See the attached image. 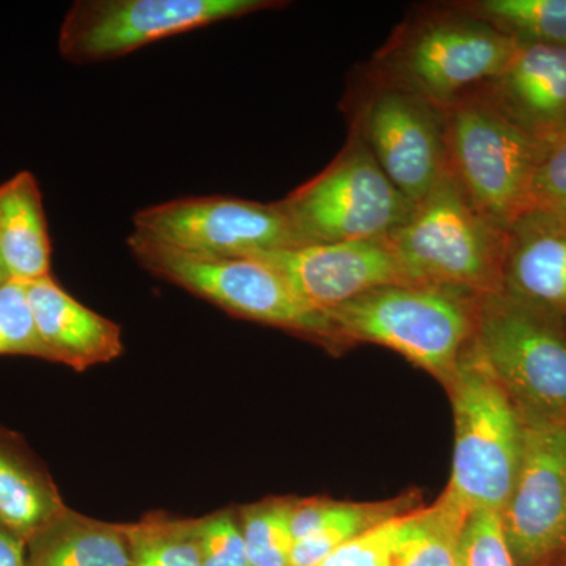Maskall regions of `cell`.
Wrapping results in <instances>:
<instances>
[{"label": "cell", "instance_id": "6da1fadb", "mask_svg": "<svg viewBox=\"0 0 566 566\" xmlns=\"http://www.w3.org/2000/svg\"><path fill=\"white\" fill-rule=\"evenodd\" d=\"M517 46L490 22L450 3L409 18L365 73L446 111L497 77Z\"/></svg>", "mask_w": 566, "mask_h": 566}, {"label": "cell", "instance_id": "7a4b0ae2", "mask_svg": "<svg viewBox=\"0 0 566 566\" xmlns=\"http://www.w3.org/2000/svg\"><path fill=\"white\" fill-rule=\"evenodd\" d=\"M480 296L444 286H381L326 312L353 348L386 346L438 379L444 389L475 334Z\"/></svg>", "mask_w": 566, "mask_h": 566}, {"label": "cell", "instance_id": "3957f363", "mask_svg": "<svg viewBox=\"0 0 566 566\" xmlns=\"http://www.w3.org/2000/svg\"><path fill=\"white\" fill-rule=\"evenodd\" d=\"M387 240L409 283L475 296L501 292L506 229L472 203L452 172Z\"/></svg>", "mask_w": 566, "mask_h": 566}, {"label": "cell", "instance_id": "277c9868", "mask_svg": "<svg viewBox=\"0 0 566 566\" xmlns=\"http://www.w3.org/2000/svg\"><path fill=\"white\" fill-rule=\"evenodd\" d=\"M446 390L453 409L455 444L444 494L468 513H501L523 458V417L483 363L474 338Z\"/></svg>", "mask_w": 566, "mask_h": 566}, {"label": "cell", "instance_id": "5b68a950", "mask_svg": "<svg viewBox=\"0 0 566 566\" xmlns=\"http://www.w3.org/2000/svg\"><path fill=\"white\" fill-rule=\"evenodd\" d=\"M128 248L145 271L227 314L286 331L329 353L349 349L329 316L305 304L281 275L259 260L189 255L136 232L129 234Z\"/></svg>", "mask_w": 566, "mask_h": 566}, {"label": "cell", "instance_id": "8992f818", "mask_svg": "<svg viewBox=\"0 0 566 566\" xmlns=\"http://www.w3.org/2000/svg\"><path fill=\"white\" fill-rule=\"evenodd\" d=\"M474 346L526 423L566 424V331L499 292L480 296Z\"/></svg>", "mask_w": 566, "mask_h": 566}, {"label": "cell", "instance_id": "52a82bcc", "mask_svg": "<svg viewBox=\"0 0 566 566\" xmlns=\"http://www.w3.org/2000/svg\"><path fill=\"white\" fill-rule=\"evenodd\" d=\"M444 112L450 172L483 214L509 229L528 210L545 144L505 118L482 88Z\"/></svg>", "mask_w": 566, "mask_h": 566}, {"label": "cell", "instance_id": "ba28073f", "mask_svg": "<svg viewBox=\"0 0 566 566\" xmlns=\"http://www.w3.org/2000/svg\"><path fill=\"white\" fill-rule=\"evenodd\" d=\"M279 205L305 244L386 238L400 229L416 208L353 134L323 172Z\"/></svg>", "mask_w": 566, "mask_h": 566}, {"label": "cell", "instance_id": "9c48e42d", "mask_svg": "<svg viewBox=\"0 0 566 566\" xmlns=\"http://www.w3.org/2000/svg\"><path fill=\"white\" fill-rule=\"evenodd\" d=\"M353 136L409 202L419 205L450 172L446 112L365 73L346 107Z\"/></svg>", "mask_w": 566, "mask_h": 566}, {"label": "cell", "instance_id": "30bf717a", "mask_svg": "<svg viewBox=\"0 0 566 566\" xmlns=\"http://www.w3.org/2000/svg\"><path fill=\"white\" fill-rule=\"evenodd\" d=\"M277 0H77L59 35L63 59L88 65L262 10L281 9Z\"/></svg>", "mask_w": 566, "mask_h": 566}, {"label": "cell", "instance_id": "8fae6325", "mask_svg": "<svg viewBox=\"0 0 566 566\" xmlns=\"http://www.w3.org/2000/svg\"><path fill=\"white\" fill-rule=\"evenodd\" d=\"M134 232L174 251L240 259L307 245L279 202L230 196L181 197L137 211Z\"/></svg>", "mask_w": 566, "mask_h": 566}, {"label": "cell", "instance_id": "7c38bea8", "mask_svg": "<svg viewBox=\"0 0 566 566\" xmlns=\"http://www.w3.org/2000/svg\"><path fill=\"white\" fill-rule=\"evenodd\" d=\"M516 566L566 562V424L524 422V449L501 512Z\"/></svg>", "mask_w": 566, "mask_h": 566}, {"label": "cell", "instance_id": "4fadbf2b", "mask_svg": "<svg viewBox=\"0 0 566 566\" xmlns=\"http://www.w3.org/2000/svg\"><path fill=\"white\" fill-rule=\"evenodd\" d=\"M248 259L268 264L300 300L324 314L371 290L409 283L387 237L277 249Z\"/></svg>", "mask_w": 566, "mask_h": 566}, {"label": "cell", "instance_id": "5bb4252c", "mask_svg": "<svg viewBox=\"0 0 566 566\" xmlns=\"http://www.w3.org/2000/svg\"><path fill=\"white\" fill-rule=\"evenodd\" d=\"M501 292L566 331V211L532 208L506 229Z\"/></svg>", "mask_w": 566, "mask_h": 566}, {"label": "cell", "instance_id": "9a60e30c", "mask_svg": "<svg viewBox=\"0 0 566 566\" xmlns=\"http://www.w3.org/2000/svg\"><path fill=\"white\" fill-rule=\"evenodd\" d=\"M480 88L532 139L546 145L566 136V48L520 44L506 69Z\"/></svg>", "mask_w": 566, "mask_h": 566}, {"label": "cell", "instance_id": "2e32d148", "mask_svg": "<svg viewBox=\"0 0 566 566\" xmlns=\"http://www.w3.org/2000/svg\"><path fill=\"white\" fill-rule=\"evenodd\" d=\"M25 290L33 322L52 363L85 371L120 356L122 327L85 307L52 275L25 283Z\"/></svg>", "mask_w": 566, "mask_h": 566}, {"label": "cell", "instance_id": "e0dca14e", "mask_svg": "<svg viewBox=\"0 0 566 566\" xmlns=\"http://www.w3.org/2000/svg\"><path fill=\"white\" fill-rule=\"evenodd\" d=\"M420 506L416 494L379 502L293 499L292 566H315L345 543Z\"/></svg>", "mask_w": 566, "mask_h": 566}, {"label": "cell", "instance_id": "ac0fdd59", "mask_svg": "<svg viewBox=\"0 0 566 566\" xmlns=\"http://www.w3.org/2000/svg\"><path fill=\"white\" fill-rule=\"evenodd\" d=\"M65 510L57 485L24 438L0 424V531L28 545Z\"/></svg>", "mask_w": 566, "mask_h": 566}, {"label": "cell", "instance_id": "d6986e66", "mask_svg": "<svg viewBox=\"0 0 566 566\" xmlns=\"http://www.w3.org/2000/svg\"><path fill=\"white\" fill-rule=\"evenodd\" d=\"M0 262L9 282L51 275V238L39 181L28 170L0 185Z\"/></svg>", "mask_w": 566, "mask_h": 566}, {"label": "cell", "instance_id": "ffe728a7", "mask_svg": "<svg viewBox=\"0 0 566 566\" xmlns=\"http://www.w3.org/2000/svg\"><path fill=\"white\" fill-rule=\"evenodd\" d=\"M25 546L28 566H132L128 524L103 523L69 506Z\"/></svg>", "mask_w": 566, "mask_h": 566}, {"label": "cell", "instance_id": "44dd1931", "mask_svg": "<svg viewBox=\"0 0 566 566\" xmlns=\"http://www.w3.org/2000/svg\"><path fill=\"white\" fill-rule=\"evenodd\" d=\"M468 512L444 493L406 513L398 527L394 566H458V543Z\"/></svg>", "mask_w": 566, "mask_h": 566}, {"label": "cell", "instance_id": "7402d4cb", "mask_svg": "<svg viewBox=\"0 0 566 566\" xmlns=\"http://www.w3.org/2000/svg\"><path fill=\"white\" fill-rule=\"evenodd\" d=\"M458 3L516 43L566 48V0H472Z\"/></svg>", "mask_w": 566, "mask_h": 566}, {"label": "cell", "instance_id": "603a6c76", "mask_svg": "<svg viewBox=\"0 0 566 566\" xmlns=\"http://www.w3.org/2000/svg\"><path fill=\"white\" fill-rule=\"evenodd\" d=\"M292 509L293 499L275 497L237 512L251 566H292Z\"/></svg>", "mask_w": 566, "mask_h": 566}, {"label": "cell", "instance_id": "cb8c5ba5", "mask_svg": "<svg viewBox=\"0 0 566 566\" xmlns=\"http://www.w3.org/2000/svg\"><path fill=\"white\" fill-rule=\"evenodd\" d=\"M132 566H202L193 520H175L151 513L128 524Z\"/></svg>", "mask_w": 566, "mask_h": 566}, {"label": "cell", "instance_id": "d4e9b609", "mask_svg": "<svg viewBox=\"0 0 566 566\" xmlns=\"http://www.w3.org/2000/svg\"><path fill=\"white\" fill-rule=\"evenodd\" d=\"M0 356H28L52 363L33 322L28 290L18 282L0 285Z\"/></svg>", "mask_w": 566, "mask_h": 566}, {"label": "cell", "instance_id": "484cf974", "mask_svg": "<svg viewBox=\"0 0 566 566\" xmlns=\"http://www.w3.org/2000/svg\"><path fill=\"white\" fill-rule=\"evenodd\" d=\"M458 566H516L502 528L501 513L491 510L468 513L458 543Z\"/></svg>", "mask_w": 566, "mask_h": 566}, {"label": "cell", "instance_id": "4316f807", "mask_svg": "<svg viewBox=\"0 0 566 566\" xmlns=\"http://www.w3.org/2000/svg\"><path fill=\"white\" fill-rule=\"evenodd\" d=\"M202 566H251L238 513L232 510L193 520Z\"/></svg>", "mask_w": 566, "mask_h": 566}, {"label": "cell", "instance_id": "83f0119b", "mask_svg": "<svg viewBox=\"0 0 566 566\" xmlns=\"http://www.w3.org/2000/svg\"><path fill=\"white\" fill-rule=\"evenodd\" d=\"M401 517L403 515L392 517L356 536L315 566H394L395 543Z\"/></svg>", "mask_w": 566, "mask_h": 566}, {"label": "cell", "instance_id": "f1b7e54d", "mask_svg": "<svg viewBox=\"0 0 566 566\" xmlns=\"http://www.w3.org/2000/svg\"><path fill=\"white\" fill-rule=\"evenodd\" d=\"M532 208L566 211V136L543 147L528 197Z\"/></svg>", "mask_w": 566, "mask_h": 566}, {"label": "cell", "instance_id": "f546056e", "mask_svg": "<svg viewBox=\"0 0 566 566\" xmlns=\"http://www.w3.org/2000/svg\"><path fill=\"white\" fill-rule=\"evenodd\" d=\"M28 546L17 536L0 531V566H28Z\"/></svg>", "mask_w": 566, "mask_h": 566}, {"label": "cell", "instance_id": "4dcf8cb0", "mask_svg": "<svg viewBox=\"0 0 566 566\" xmlns=\"http://www.w3.org/2000/svg\"><path fill=\"white\" fill-rule=\"evenodd\" d=\"M9 282V277H7L6 270H3L2 262H0V285Z\"/></svg>", "mask_w": 566, "mask_h": 566}, {"label": "cell", "instance_id": "1f68e13d", "mask_svg": "<svg viewBox=\"0 0 566 566\" xmlns=\"http://www.w3.org/2000/svg\"><path fill=\"white\" fill-rule=\"evenodd\" d=\"M562 566H566V562H565V564H564V565H562Z\"/></svg>", "mask_w": 566, "mask_h": 566}]
</instances>
